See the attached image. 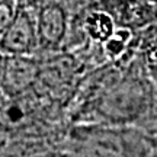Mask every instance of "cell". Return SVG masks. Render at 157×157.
Instances as JSON below:
<instances>
[{
	"instance_id": "6da1fadb",
	"label": "cell",
	"mask_w": 157,
	"mask_h": 157,
	"mask_svg": "<svg viewBox=\"0 0 157 157\" xmlns=\"http://www.w3.org/2000/svg\"><path fill=\"white\" fill-rule=\"evenodd\" d=\"M156 98L154 78L144 57L137 52L73 124L137 125L151 111Z\"/></svg>"
},
{
	"instance_id": "7a4b0ae2",
	"label": "cell",
	"mask_w": 157,
	"mask_h": 157,
	"mask_svg": "<svg viewBox=\"0 0 157 157\" xmlns=\"http://www.w3.org/2000/svg\"><path fill=\"white\" fill-rule=\"evenodd\" d=\"M36 56L39 58V76L32 90L47 101L67 108L82 78L89 71L71 51Z\"/></svg>"
},
{
	"instance_id": "3957f363",
	"label": "cell",
	"mask_w": 157,
	"mask_h": 157,
	"mask_svg": "<svg viewBox=\"0 0 157 157\" xmlns=\"http://www.w3.org/2000/svg\"><path fill=\"white\" fill-rule=\"evenodd\" d=\"M36 13L17 6L16 15L0 36L3 56H36L38 54Z\"/></svg>"
},
{
	"instance_id": "277c9868",
	"label": "cell",
	"mask_w": 157,
	"mask_h": 157,
	"mask_svg": "<svg viewBox=\"0 0 157 157\" xmlns=\"http://www.w3.org/2000/svg\"><path fill=\"white\" fill-rule=\"evenodd\" d=\"M70 28V13L61 2L41 7L36 12L38 54H48L64 50Z\"/></svg>"
},
{
	"instance_id": "5b68a950",
	"label": "cell",
	"mask_w": 157,
	"mask_h": 157,
	"mask_svg": "<svg viewBox=\"0 0 157 157\" xmlns=\"http://www.w3.org/2000/svg\"><path fill=\"white\" fill-rule=\"evenodd\" d=\"M39 76L38 56H5L0 74V95H25L35 87Z\"/></svg>"
},
{
	"instance_id": "8992f818",
	"label": "cell",
	"mask_w": 157,
	"mask_h": 157,
	"mask_svg": "<svg viewBox=\"0 0 157 157\" xmlns=\"http://www.w3.org/2000/svg\"><path fill=\"white\" fill-rule=\"evenodd\" d=\"M17 10V0H0V36L10 25Z\"/></svg>"
},
{
	"instance_id": "52a82bcc",
	"label": "cell",
	"mask_w": 157,
	"mask_h": 157,
	"mask_svg": "<svg viewBox=\"0 0 157 157\" xmlns=\"http://www.w3.org/2000/svg\"><path fill=\"white\" fill-rule=\"evenodd\" d=\"M56 2H61V0H17V6L29 9V10L36 13L41 7L51 5V3H56Z\"/></svg>"
},
{
	"instance_id": "ba28073f",
	"label": "cell",
	"mask_w": 157,
	"mask_h": 157,
	"mask_svg": "<svg viewBox=\"0 0 157 157\" xmlns=\"http://www.w3.org/2000/svg\"><path fill=\"white\" fill-rule=\"evenodd\" d=\"M35 157H78L77 154H74L73 151H70L67 148H63V147H58V148H51L48 151H44L38 154Z\"/></svg>"
},
{
	"instance_id": "9c48e42d",
	"label": "cell",
	"mask_w": 157,
	"mask_h": 157,
	"mask_svg": "<svg viewBox=\"0 0 157 157\" xmlns=\"http://www.w3.org/2000/svg\"><path fill=\"white\" fill-rule=\"evenodd\" d=\"M96 2H99L101 5H103V6H111L113 3H118V2H121V0H96Z\"/></svg>"
},
{
	"instance_id": "30bf717a",
	"label": "cell",
	"mask_w": 157,
	"mask_h": 157,
	"mask_svg": "<svg viewBox=\"0 0 157 157\" xmlns=\"http://www.w3.org/2000/svg\"><path fill=\"white\" fill-rule=\"evenodd\" d=\"M3 61H5V56L0 52V74H2V67H3Z\"/></svg>"
}]
</instances>
